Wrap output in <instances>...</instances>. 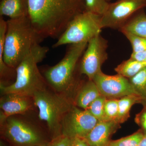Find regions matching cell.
I'll return each instance as SVG.
<instances>
[{"label":"cell","mask_w":146,"mask_h":146,"mask_svg":"<svg viewBox=\"0 0 146 146\" xmlns=\"http://www.w3.org/2000/svg\"><path fill=\"white\" fill-rule=\"evenodd\" d=\"M85 11L84 0H29V18L44 39H58L73 18Z\"/></svg>","instance_id":"1"},{"label":"cell","mask_w":146,"mask_h":146,"mask_svg":"<svg viewBox=\"0 0 146 146\" xmlns=\"http://www.w3.org/2000/svg\"><path fill=\"white\" fill-rule=\"evenodd\" d=\"M7 23L3 58L7 65L16 70L33 47L44 39L35 30L28 16L9 19Z\"/></svg>","instance_id":"2"},{"label":"cell","mask_w":146,"mask_h":146,"mask_svg":"<svg viewBox=\"0 0 146 146\" xmlns=\"http://www.w3.org/2000/svg\"><path fill=\"white\" fill-rule=\"evenodd\" d=\"M48 50V47L40 44L33 47L16 68L15 82L8 85L0 84L1 94L14 93L33 98L36 92L46 89V82L37 64L44 60Z\"/></svg>","instance_id":"3"},{"label":"cell","mask_w":146,"mask_h":146,"mask_svg":"<svg viewBox=\"0 0 146 146\" xmlns=\"http://www.w3.org/2000/svg\"><path fill=\"white\" fill-rule=\"evenodd\" d=\"M88 42L69 45L67 51L60 62L43 72L47 84L56 93L69 98V93L78 83L75 74L78 64L86 49Z\"/></svg>","instance_id":"4"},{"label":"cell","mask_w":146,"mask_h":146,"mask_svg":"<svg viewBox=\"0 0 146 146\" xmlns=\"http://www.w3.org/2000/svg\"><path fill=\"white\" fill-rule=\"evenodd\" d=\"M32 98L39 110V119L46 123L52 140L62 135L63 117L73 105L70 99L46 89L36 92Z\"/></svg>","instance_id":"5"},{"label":"cell","mask_w":146,"mask_h":146,"mask_svg":"<svg viewBox=\"0 0 146 146\" xmlns=\"http://www.w3.org/2000/svg\"><path fill=\"white\" fill-rule=\"evenodd\" d=\"M101 18V16L86 11L77 15L53 45V48L89 42L101 34L102 29Z\"/></svg>","instance_id":"6"},{"label":"cell","mask_w":146,"mask_h":146,"mask_svg":"<svg viewBox=\"0 0 146 146\" xmlns=\"http://www.w3.org/2000/svg\"><path fill=\"white\" fill-rule=\"evenodd\" d=\"M13 116L1 124V133L11 146H48L43 134L31 124Z\"/></svg>","instance_id":"7"},{"label":"cell","mask_w":146,"mask_h":146,"mask_svg":"<svg viewBox=\"0 0 146 146\" xmlns=\"http://www.w3.org/2000/svg\"><path fill=\"white\" fill-rule=\"evenodd\" d=\"M108 41L100 34L91 39L79 63L80 74L93 80L95 76L101 72L102 65L108 58Z\"/></svg>","instance_id":"8"},{"label":"cell","mask_w":146,"mask_h":146,"mask_svg":"<svg viewBox=\"0 0 146 146\" xmlns=\"http://www.w3.org/2000/svg\"><path fill=\"white\" fill-rule=\"evenodd\" d=\"M146 7V0H117L110 3L102 16V28L119 30L136 12Z\"/></svg>","instance_id":"9"},{"label":"cell","mask_w":146,"mask_h":146,"mask_svg":"<svg viewBox=\"0 0 146 146\" xmlns=\"http://www.w3.org/2000/svg\"><path fill=\"white\" fill-rule=\"evenodd\" d=\"M99 121L88 110L73 104L63 117L62 135L70 138H84Z\"/></svg>","instance_id":"10"},{"label":"cell","mask_w":146,"mask_h":146,"mask_svg":"<svg viewBox=\"0 0 146 146\" xmlns=\"http://www.w3.org/2000/svg\"><path fill=\"white\" fill-rule=\"evenodd\" d=\"M93 80L101 94L107 99H120L128 95H139L129 79L119 74L108 75L101 71Z\"/></svg>","instance_id":"11"},{"label":"cell","mask_w":146,"mask_h":146,"mask_svg":"<svg viewBox=\"0 0 146 146\" xmlns=\"http://www.w3.org/2000/svg\"><path fill=\"white\" fill-rule=\"evenodd\" d=\"M32 99L31 97L14 93L2 95L0 99L1 124L9 117L28 112L34 102Z\"/></svg>","instance_id":"12"},{"label":"cell","mask_w":146,"mask_h":146,"mask_svg":"<svg viewBox=\"0 0 146 146\" xmlns=\"http://www.w3.org/2000/svg\"><path fill=\"white\" fill-rule=\"evenodd\" d=\"M119 124L115 121H99L83 139L90 146H107Z\"/></svg>","instance_id":"13"},{"label":"cell","mask_w":146,"mask_h":146,"mask_svg":"<svg viewBox=\"0 0 146 146\" xmlns=\"http://www.w3.org/2000/svg\"><path fill=\"white\" fill-rule=\"evenodd\" d=\"M29 0H1L0 16L10 19L28 16Z\"/></svg>","instance_id":"14"},{"label":"cell","mask_w":146,"mask_h":146,"mask_svg":"<svg viewBox=\"0 0 146 146\" xmlns=\"http://www.w3.org/2000/svg\"><path fill=\"white\" fill-rule=\"evenodd\" d=\"M101 95L95 82L93 80L88 79L80 89L76 97L75 104L76 106L86 110Z\"/></svg>","instance_id":"15"},{"label":"cell","mask_w":146,"mask_h":146,"mask_svg":"<svg viewBox=\"0 0 146 146\" xmlns=\"http://www.w3.org/2000/svg\"><path fill=\"white\" fill-rule=\"evenodd\" d=\"M119 31L122 33H129L146 39V15L143 9L134 14Z\"/></svg>","instance_id":"16"},{"label":"cell","mask_w":146,"mask_h":146,"mask_svg":"<svg viewBox=\"0 0 146 146\" xmlns=\"http://www.w3.org/2000/svg\"><path fill=\"white\" fill-rule=\"evenodd\" d=\"M137 103H141L146 106V102L139 95H128L119 99V112L116 121L119 124L125 121L129 117L131 108Z\"/></svg>","instance_id":"17"},{"label":"cell","mask_w":146,"mask_h":146,"mask_svg":"<svg viewBox=\"0 0 146 146\" xmlns=\"http://www.w3.org/2000/svg\"><path fill=\"white\" fill-rule=\"evenodd\" d=\"M7 27V21L2 18L0 20V76L1 83L3 84L5 83V80L10 79L13 74H16V70L7 65L4 61L3 58Z\"/></svg>","instance_id":"18"},{"label":"cell","mask_w":146,"mask_h":146,"mask_svg":"<svg viewBox=\"0 0 146 146\" xmlns=\"http://www.w3.org/2000/svg\"><path fill=\"white\" fill-rule=\"evenodd\" d=\"M146 67V62H140L130 58L118 65L115 71L117 74L129 79Z\"/></svg>","instance_id":"19"},{"label":"cell","mask_w":146,"mask_h":146,"mask_svg":"<svg viewBox=\"0 0 146 146\" xmlns=\"http://www.w3.org/2000/svg\"><path fill=\"white\" fill-rule=\"evenodd\" d=\"M129 80L135 91L146 102V67Z\"/></svg>","instance_id":"20"},{"label":"cell","mask_w":146,"mask_h":146,"mask_svg":"<svg viewBox=\"0 0 146 146\" xmlns=\"http://www.w3.org/2000/svg\"><path fill=\"white\" fill-rule=\"evenodd\" d=\"M144 133L140 130L129 136L109 142V146H138Z\"/></svg>","instance_id":"21"},{"label":"cell","mask_w":146,"mask_h":146,"mask_svg":"<svg viewBox=\"0 0 146 146\" xmlns=\"http://www.w3.org/2000/svg\"><path fill=\"white\" fill-rule=\"evenodd\" d=\"M119 99H106L104 103V121H115L119 112Z\"/></svg>","instance_id":"22"},{"label":"cell","mask_w":146,"mask_h":146,"mask_svg":"<svg viewBox=\"0 0 146 146\" xmlns=\"http://www.w3.org/2000/svg\"><path fill=\"white\" fill-rule=\"evenodd\" d=\"M85 11L102 16L107 10L110 3L107 0H84Z\"/></svg>","instance_id":"23"},{"label":"cell","mask_w":146,"mask_h":146,"mask_svg":"<svg viewBox=\"0 0 146 146\" xmlns=\"http://www.w3.org/2000/svg\"><path fill=\"white\" fill-rule=\"evenodd\" d=\"M106 99V97L101 95L86 109L99 121H104V105Z\"/></svg>","instance_id":"24"},{"label":"cell","mask_w":146,"mask_h":146,"mask_svg":"<svg viewBox=\"0 0 146 146\" xmlns=\"http://www.w3.org/2000/svg\"><path fill=\"white\" fill-rule=\"evenodd\" d=\"M123 35L130 42L132 52H138L146 50V39L129 33H123Z\"/></svg>","instance_id":"25"},{"label":"cell","mask_w":146,"mask_h":146,"mask_svg":"<svg viewBox=\"0 0 146 146\" xmlns=\"http://www.w3.org/2000/svg\"><path fill=\"white\" fill-rule=\"evenodd\" d=\"M71 138L61 136L52 140L48 146H71Z\"/></svg>","instance_id":"26"},{"label":"cell","mask_w":146,"mask_h":146,"mask_svg":"<svg viewBox=\"0 0 146 146\" xmlns=\"http://www.w3.org/2000/svg\"><path fill=\"white\" fill-rule=\"evenodd\" d=\"M135 121L142 127L144 133L146 134V106L136 116Z\"/></svg>","instance_id":"27"},{"label":"cell","mask_w":146,"mask_h":146,"mask_svg":"<svg viewBox=\"0 0 146 146\" xmlns=\"http://www.w3.org/2000/svg\"><path fill=\"white\" fill-rule=\"evenodd\" d=\"M130 58L140 62H146V50L138 52H132Z\"/></svg>","instance_id":"28"},{"label":"cell","mask_w":146,"mask_h":146,"mask_svg":"<svg viewBox=\"0 0 146 146\" xmlns=\"http://www.w3.org/2000/svg\"><path fill=\"white\" fill-rule=\"evenodd\" d=\"M71 146H90L83 138H71Z\"/></svg>","instance_id":"29"},{"label":"cell","mask_w":146,"mask_h":146,"mask_svg":"<svg viewBox=\"0 0 146 146\" xmlns=\"http://www.w3.org/2000/svg\"><path fill=\"white\" fill-rule=\"evenodd\" d=\"M138 146H146V134L144 133L143 137L140 141Z\"/></svg>","instance_id":"30"},{"label":"cell","mask_w":146,"mask_h":146,"mask_svg":"<svg viewBox=\"0 0 146 146\" xmlns=\"http://www.w3.org/2000/svg\"><path fill=\"white\" fill-rule=\"evenodd\" d=\"M0 146H9L7 145L3 141L1 140L0 141Z\"/></svg>","instance_id":"31"},{"label":"cell","mask_w":146,"mask_h":146,"mask_svg":"<svg viewBox=\"0 0 146 146\" xmlns=\"http://www.w3.org/2000/svg\"><path fill=\"white\" fill-rule=\"evenodd\" d=\"M107 1H108L109 2L110 1H111V0H107Z\"/></svg>","instance_id":"32"},{"label":"cell","mask_w":146,"mask_h":146,"mask_svg":"<svg viewBox=\"0 0 146 146\" xmlns=\"http://www.w3.org/2000/svg\"></svg>","instance_id":"33"},{"label":"cell","mask_w":146,"mask_h":146,"mask_svg":"<svg viewBox=\"0 0 146 146\" xmlns=\"http://www.w3.org/2000/svg\"><path fill=\"white\" fill-rule=\"evenodd\" d=\"M108 146V145H107V146Z\"/></svg>","instance_id":"34"}]
</instances>
